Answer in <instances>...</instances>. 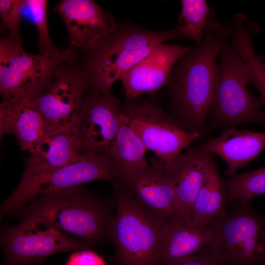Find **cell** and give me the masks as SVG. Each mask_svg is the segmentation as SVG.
<instances>
[{"label":"cell","instance_id":"obj_1","mask_svg":"<svg viewBox=\"0 0 265 265\" xmlns=\"http://www.w3.org/2000/svg\"><path fill=\"white\" fill-rule=\"evenodd\" d=\"M232 32V23L222 25L213 14L208 20L202 43L195 45L191 52L177 61L167 84L171 115L186 130L200 136L206 130L217 60Z\"/></svg>","mask_w":265,"mask_h":265},{"label":"cell","instance_id":"obj_2","mask_svg":"<svg viewBox=\"0 0 265 265\" xmlns=\"http://www.w3.org/2000/svg\"><path fill=\"white\" fill-rule=\"evenodd\" d=\"M115 204L82 185L34 196L12 216H35L93 250L109 239Z\"/></svg>","mask_w":265,"mask_h":265},{"label":"cell","instance_id":"obj_3","mask_svg":"<svg viewBox=\"0 0 265 265\" xmlns=\"http://www.w3.org/2000/svg\"><path fill=\"white\" fill-rule=\"evenodd\" d=\"M232 35V34H231ZM217 63L214 89L207 113L206 129L236 128L246 123L265 124L262 98H255L246 61L237 42L231 36L223 45Z\"/></svg>","mask_w":265,"mask_h":265},{"label":"cell","instance_id":"obj_4","mask_svg":"<svg viewBox=\"0 0 265 265\" xmlns=\"http://www.w3.org/2000/svg\"><path fill=\"white\" fill-rule=\"evenodd\" d=\"M113 184L115 213L109 237L115 247L114 265H158L163 221L139 203L121 183Z\"/></svg>","mask_w":265,"mask_h":265},{"label":"cell","instance_id":"obj_5","mask_svg":"<svg viewBox=\"0 0 265 265\" xmlns=\"http://www.w3.org/2000/svg\"><path fill=\"white\" fill-rule=\"evenodd\" d=\"M184 38L175 28L152 31L137 26H118L91 51L87 79L92 88L105 90L147 56L158 46Z\"/></svg>","mask_w":265,"mask_h":265},{"label":"cell","instance_id":"obj_6","mask_svg":"<svg viewBox=\"0 0 265 265\" xmlns=\"http://www.w3.org/2000/svg\"><path fill=\"white\" fill-rule=\"evenodd\" d=\"M122 108L147 150L167 166L200 137L199 133L186 130L151 97L127 99Z\"/></svg>","mask_w":265,"mask_h":265},{"label":"cell","instance_id":"obj_7","mask_svg":"<svg viewBox=\"0 0 265 265\" xmlns=\"http://www.w3.org/2000/svg\"><path fill=\"white\" fill-rule=\"evenodd\" d=\"M20 219L18 224L1 231L0 247L4 255L1 265L42 264L47 257L57 253L93 250L88 244L64 234L41 218L29 216Z\"/></svg>","mask_w":265,"mask_h":265},{"label":"cell","instance_id":"obj_8","mask_svg":"<svg viewBox=\"0 0 265 265\" xmlns=\"http://www.w3.org/2000/svg\"><path fill=\"white\" fill-rule=\"evenodd\" d=\"M33 54L22 47L21 40L3 38L0 42V92L2 101L27 100L46 84L59 65L69 62Z\"/></svg>","mask_w":265,"mask_h":265},{"label":"cell","instance_id":"obj_9","mask_svg":"<svg viewBox=\"0 0 265 265\" xmlns=\"http://www.w3.org/2000/svg\"><path fill=\"white\" fill-rule=\"evenodd\" d=\"M122 105L111 88L90 89L70 130L81 152L107 156L125 118Z\"/></svg>","mask_w":265,"mask_h":265},{"label":"cell","instance_id":"obj_10","mask_svg":"<svg viewBox=\"0 0 265 265\" xmlns=\"http://www.w3.org/2000/svg\"><path fill=\"white\" fill-rule=\"evenodd\" d=\"M91 88L86 78L63 67L27 101L40 113L50 131H70Z\"/></svg>","mask_w":265,"mask_h":265},{"label":"cell","instance_id":"obj_11","mask_svg":"<svg viewBox=\"0 0 265 265\" xmlns=\"http://www.w3.org/2000/svg\"><path fill=\"white\" fill-rule=\"evenodd\" d=\"M212 238L208 246L225 265H255L259 252L260 221L243 209L226 211L212 221Z\"/></svg>","mask_w":265,"mask_h":265},{"label":"cell","instance_id":"obj_12","mask_svg":"<svg viewBox=\"0 0 265 265\" xmlns=\"http://www.w3.org/2000/svg\"><path fill=\"white\" fill-rule=\"evenodd\" d=\"M82 153L69 130L50 132L30 153L17 186L1 204L0 219L13 213L23 196L38 182L75 160Z\"/></svg>","mask_w":265,"mask_h":265},{"label":"cell","instance_id":"obj_13","mask_svg":"<svg viewBox=\"0 0 265 265\" xmlns=\"http://www.w3.org/2000/svg\"><path fill=\"white\" fill-rule=\"evenodd\" d=\"M73 47L91 52L118 27L111 14L92 0H63L56 6Z\"/></svg>","mask_w":265,"mask_h":265},{"label":"cell","instance_id":"obj_14","mask_svg":"<svg viewBox=\"0 0 265 265\" xmlns=\"http://www.w3.org/2000/svg\"><path fill=\"white\" fill-rule=\"evenodd\" d=\"M120 178L115 165L107 156L83 152L77 159L47 176L28 190L19 201L14 213L34 196L94 181L107 180L113 183Z\"/></svg>","mask_w":265,"mask_h":265},{"label":"cell","instance_id":"obj_15","mask_svg":"<svg viewBox=\"0 0 265 265\" xmlns=\"http://www.w3.org/2000/svg\"><path fill=\"white\" fill-rule=\"evenodd\" d=\"M194 48L178 44L158 46L121 78L127 99L152 94L167 84L177 61Z\"/></svg>","mask_w":265,"mask_h":265},{"label":"cell","instance_id":"obj_16","mask_svg":"<svg viewBox=\"0 0 265 265\" xmlns=\"http://www.w3.org/2000/svg\"><path fill=\"white\" fill-rule=\"evenodd\" d=\"M143 207L162 221L177 214L176 192L165 164L152 158L148 167L131 177L118 180Z\"/></svg>","mask_w":265,"mask_h":265},{"label":"cell","instance_id":"obj_17","mask_svg":"<svg viewBox=\"0 0 265 265\" xmlns=\"http://www.w3.org/2000/svg\"><path fill=\"white\" fill-rule=\"evenodd\" d=\"M213 154L198 147L180 154L166 167L174 182L177 214L189 219L191 210L205 181Z\"/></svg>","mask_w":265,"mask_h":265},{"label":"cell","instance_id":"obj_18","mask_svg":"<svg viewBox=\"0 0 265 265\" xmlns=\"http://www.w3.org/2000/svg\"><path fill=\"white\" fill-rule=\"evenodd\" d=\"M212 238L208 226L195 224L177 214L163 221L158 265L171 263L209 246Z\"/></svg>","mask_w":265,"mask_h":265},{"label":"cell","instance_id":"obj_19","mask_svg":"<svg viewBox=\"0 0 265 265\" xmlns=\"http://www.w3.org/2000/svg\"><path fill=\"white\" fill-rule=\"evenodd\" d=\"M198 147L222 158L227 165L225 174L231 177L265 149V132L227 128Z\"/></svg>","mask_w":265,"mask_h":265},{"label":"cell","instance_id":"obj_20","mask_svg":"<svg viewBox=\"0 0 265 265\" xmlns=\"http://www.w3.org/2000/svg\"><path fill=\"white\" fill-rule=\"evenodd\" d=\"M50 132L38 111L27 100L2 101L0 136L13 134L21 149L31 153Z\"/></svg>","mask_w":265,"mask_h":265},{"label":"cell","instance_id":"obj_21","mask_svg":"<svg viewBox=\"0 0 265 265\" xmlns=\"http://www.w3.org/2000/svg\"><path fill=\"white\" fill-rule=\"evenodd\" d=\"M147 150L125 117L107 155L120 173V179L132 177L148 167L149 163L146 157Z\"/></svg>","mask_w":265,"mask_h":265},{"label":"cell","instance_id":"obj_22","mask_svg":"<svg viewBox=\"0 0 265 265\" xmlns=\"http://www.w3.org/2000/svg\"><path fill=\"white\" fill-rule=\"evenodd\" d=\"M225 183L213 159L192 207L189 219L195 224L208 226L226 211Z\"/></svg>","mask_w":265,"mask_h":265},{"label":"cell","instance_id":"obj_23","mask_svg":"<svg viewBox=\"0 0 265 265\" xmlns=\"http://www.w3.org/2000/svg\"><path fill=\"white\" fill-rule=\"evenodd\" d=\"M176 28L184 38L194 40L196 45L203 42L210 17L213 14L205 0H182Z\"/></svg>","mask_w":265,"mask_h":265},{"label":"cell","instance_id":"obj_24","mask_svg":"<svg viewBox=\"0 0 265 265\" xmlns=\"http://www.w3.org/2000/svg\"><path fill=\"white\" fill-rule=\"evenodd\" d=\"M224 183L228 200L238 199L247 203L255 196L265 195V166L235 175Z\"/></svg>","mask_w":265,"mask_h":265},{"label":"cell","instance_id":"obj_25","mask_svg":"<svg viewBox=\"0 0 265 265\" xmlns=\"http://www.w3.org/2000/svg\"><path fill=\"white\" fill-rule=\"evenodd\" d=\"M26 6L30 13L36 26L40 48L39 54L48 57L68 58L69 52H61L53 43L47 25V2L46 0H26Z\"/></svg>","mask_w":265,"mask_h":265},{"label":"cell","instance_id":"obj_26","mask_svg":"<svg viewBox=\"0 0 265 265\" xmlns=\"http://www.w3.org/2000/svg\"><path fill=\"white\" fill-rule=\"evenodd\" d=\"M26 6L24 0H0V18L4 27L9 32V37L21 40L20 23L21 12Z\"/></svg>","mask_w":265,"mask_h":265},{"label":"cell","instance_id":"obj_27","mask_svg":"<svg viewBox=\"0 0 265 265\" xmlns=\"http://www.w3.org/2000/svg\"><path fill=\"white\" fill-rule=\"evenodd\" d=\"M159 265H225L212 254L208 246L178 261Z\"/></svg>","mask_w":265,"mask_h":265},{"label":"cell","instance_id":"obj_28","mask_svg":"<svg viewBox=\"0 0 265 265\" xmlns=\"http://www.w3.org/2000/svg\"><path fill=\"white\" fill-rule=\"evenodd\" d=\"M65 265H106L103 258L93 250L76 251L68 258Z\"/></svg>","mask_w":265,"mask_h":265},{"label":"cell","instance_id":"obj_29","mask_svg":"<svg viewBox=\"0 0 265 265\" xmlns=\"http://www.w3.org/2000/svg\"><path fill=\"white\" fill-rule=\"evenodd\" d=\"M259 252L261 255L263 264V265H265V243L263 241L260 242L259 245Z\"/></svg>","mask_w":265,"mask_h":265},{"label":"cell","instance_id":"obj_30","mask_svg":"<svg viewBox=\"0 0 265 265\" xmlns=\"http://www.w3.org/2000/svg\"><path fill=\"white\" fill-rule=\"evenodd\" d=\"M263 225L265 227V220L263 222ZM263 240L262 241L265 243V230L261 233Z\"/></svg>","mask_w":265,"mask_h":265},{"label":"cell","instance_id":"obj_31","mask_svg":"<svg viewBox=\"0 0 265 265\" xmlns=\"http://www.w3.org/2000/svg\"><path fill=\"white\" fill-rule=\"evenodd\" d=\"M261 98H262L265 104V92H264L262 95ZM264 116L265 118V111H264Z\"/></svg>","mask_w":265,"mask_h":265}]
</instances>
